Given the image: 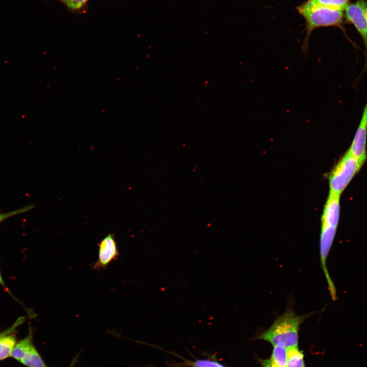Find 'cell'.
Segmentation results:
<instances>
[{
    "label": "cell",
    "instance_id": "6da1fadb",
    "mask_svg": "<svg viewBox=\"0 0 367 367\" xmlns=\"http://www.w3.org/2000/svg\"><path fill=\"white\" fill-rule=\"evenodd\" d=\"M339 198L340 196L329 192L321 217L320 238L321 264L326 279L331 298L333 300L337 298L336 290L329 274L326 263L338 225L340 214Z\"/></svg>",
    "mask_w": 367,
    "mask_h": 367
},
{
    "label": "cell",
    "instance_id": "7a4b0ae2",
    "mask_svg": "<svg viewBox=\"0 0 367 367\" xmlns=\"http://www.w3.org/2000/svg\"><path fill=\"white\" fill-rule=\"evenodd\" d=\"M317 312L299 316L289 303L284 312L275 319L270 327L261 332L257 338L268 342L273 346L280 344L287 348L297 347L301 325Z\"/></svg>",
    "mask_w": 367,
    "mask_h": 367
},
{
    "label": "cell",
    "instance_id": "3957f363",
    "mask_svg": "<svg viewBox=\"0 0 367 367\" xmlns=\"http://www.w3.org/2000/svg\"><path fill=\"white\" fill-rule=\"evenodd\" d=\"M297 10L306 22V35L302 45V51L305 55L308 53L310 36L314 30L325 27H342L344 11L321 7H307L302 5L298 6Z\"/></svg>",
    "mask_w": 367,
    "mask_h": 367
},
{
    "label": "cell",
    "instance_id": "277c9868",
    "mask_svg": "<svg viewBox=\"0 0 367 367\" xmlns=\"http://www.w3.org/2000/svg\"><path fill=\"white\" fill-rule=\"evenodd\" d=\"M363 164L347 151L328 175L329 192L340 196Z\"/></svg>",
    "mask_w": 367,
    "mask_h": 367
},
{
    "label": "cell",
    "instance_id": "5b68a950",
    "mask_svg": "<svg viewBox=\"0 0 367 367\" xmlns=\"http://www.w3.org/2000/svg\"><path fill=\"white\" fill-rule=\"evenodd\" d=\"M344 11L346 20L354 25L362 39L367 64V1L357 0L349 4Z\"/></svg>",
    "mask_w": 367,
    "mask_h": 367
},
{
    "label": "cell",
    "instance_id": "8992f818",
    "mask_svg": "<svg viewBox=\"0 0 367 367\" xmlns=\"http://www.w3.org/2000/svg\"><path fill=\"white\" fill-rule=\"evenodd\" d=\"M98 246V259L93 264L92 269L96 270L105 269L112 261L117 260L119 255L114 234L107 235Z\"/></svg>",
    "mask_w": 367,
    "mask_h": 367
},
{
    "label": "cell",
    "instance_id": "52a82bcc",
    "mask_svg": "<svg viewBox=\"0 0 367 367\" xmlns=\"http://www.w3.org/2000/svg\"><path fill=\"white\" fill-rule=\"evenodd\" d=\"M367 101L364 107L359 125L348 151L364 163L366 159Z\"/></svg>",
    "mask_w": 367,
    "mask_h": 367
},
{
    "label": "cell",
    "instance_id": "ba28073f",
    "mask_svg": "<svg viewBox=\"0 0 367 367\" xmlns=\"http://www.w3.org/2000/svg\"><path fill=\"white\" fill-rule=\"evenodd\" d=\"M33 335V330L30 328L27 336L15 344L11 356L21 362L27 352L34 345Z\"/></svg>",
    "mask_w": 367,
    "mask_h": 367
},
{
    "label": "cell",
    "instance_id": "9c48e42d",
    "mask_svg": "<svg viewBox=\"0 0 367 367\" xmlns=\"http://www.w3.org/2000/svg\"><path fill=\"white\" fill-rule=\"evenodd\" d=\"M349 4V0H307L302 5L307 7H321L344 11Z\"/></svg>",
    "mask_w": 367,
    "mask_h": 367
},
{
    "label": "cell",
    "instance_id": "30bf717a",
    "mask_svg": "<svg viewBox=\"0 0 367 367\" xmlns=\"http://www.w3.org/2000/svg\"><path fill=\"white\" fill-rule=\"evenodd\" d=\"M272 354L269 361L272 367H286L287 348L278 344L273 346Z\"/></svg>",
    "mask_w": 367,
    "mask_h": 367
},
{
    "label": "cell",
    "instance_id": "8fae6325",
    "mask_svg": "<svg viewBox=\"0 0 367 367\" xmlns=\"http://www.w3.org/2000/svg\"><path fill=\"white\" fill-rule=\"evenodd\" d=\"M16 339L15 332L0 338V360L11 356L16 344Z\"/></svg>",
    "mask_w": 367,
    "mask_h": 367
},
{
    "label": "cell",
    "instance_id": "7c38bea8",
    "mask_svg": "<svg viewBox=\"0 0 367 367\" xmlns=\"http://www.w3.org/2000/svg\"><path fill=\"white\" fill-rule=\"evenodd\" d=\"M21 363L28 367H47L34 345L27 352Z\"/></svg>",
    "mask_w": 367,
    "mask_h": 367
},
{
    "label": "cell",
    "instance_id": "4fadbf2b",
    "mask_svg": "<svg viewBox=\"0 0 367 367\" xmlns=\"http://www.w3.org/2000/svg\"><path fill=\"white\" fill-rule=\"evenodd\" d=\"M286 367H306L302 352L297 347L287 348Z\"/></svg>",
    "mask_w": 367,
    "mask_h": 367
},
{
    "label": "cell",
    "instance_id": "5bb4252c",
    "mask_svg": "<svg viewBox=\"0 0 367 367\" xmlns=\"http://www.w3.org/2000/svg\"><path fill=\"white\" fill-rule=\"evenodd\" d=\"M190 367H227L217 361L210 359H196L186 363Z\"/></svg>",
    "mask_w": 367,
    "mask_h": 367
},
{
    "label": "cell",
    "instance_id": "9a60e30c",
    "mask_svg": "<svg viewBox=\"0 0 367 367\" xmlns=\"http://www.w3.org/2000/svg\"><path fill=\"white\" fill-rule=\"evenodd\" d=\"M63 3L70 11L77 12L85 7L89 0H58Z\"/></svg>",
    "mask_w": 367,
    "mask_h": 367
},
{
    "label": "cell",
    "instance_id": "2e32d148",
    "mask_svg": "<svg viewBox=\"0 0 367 367\" xmlns=\"http://www.w3.org/2000/svg\"><path fill=\"white\" fill-rule=\"evenodd\" d=\"M34 207L33 205H30L7 213L0 212V223L11 217L27 212L33 209Z\"/></svg>",
    "mask_w": 367,
    "mask_h": 367
},
{
    "label": "cell",
    "instance_id": "e0dca14e",
    "mask_svg": "<svg viewBox=\"0 0 367 367\" xmlns=\"http://www.w3.org/2000/svg\"><path fill=\"white\" fill-rule=\"evenodd\" d=\"M24 321V317H20L18 318L11 327H9L4 331L0 332V338L6 335L15 332L16 328L22 324Z\"/></svg>",
    "mask_w": 367,
    "mask_h": 367
},
{
    "label": "cell",
    "instance_id": "ac0fdd59",
    "mask_svg": "<svg viewBox=\"0 0 367 367\" xmlns=\"http://www.w3.org/2000/svg\"><path fill=\"white\" fill-rule=\"evenodd\" d=\"M263 367H272L268 359L264 360L261 362Z\"/></svg>",
    "mask_w": 367,
    "mask_h": 367
},
{
    "label": "cell",
    "instance_id": "d6986e66",
    "mask_svg": "<svg viewBox=\"0 0 367 367\" xmlns=\"http://www.w3.org/2000/svg\"><path fill=\"white\" fill-rule=\"evenodd\" d=\"M0 284H1L2 286H3L8 291V289H7V288L6 287V286H5V283H4V281H3V280L2 276V275H1V272H0Z\"/></svg>",
    "mask_w": 367,
    "mask_h": 367
},
{
    "label": "cell",
    "instance_id": "ffe728a7",
    "mask_svg": "<svg viewBox=\"0 0 367 367\" xmlns=\"http://www.w3.org/2000/svg\"><path fill=\"white\" fill-rule=\"evenodd\" d=\"M76 358H75L74 359H73L72 361L71 362L70 366L69 367H73L74 365L75 362Z\"/></svg>",
    "mask_w": 367,
    "mask_h": 367
}]
</instances>
